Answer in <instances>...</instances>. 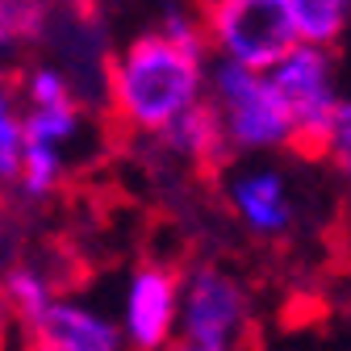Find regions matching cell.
I'll return each instance as SVG.
<instances>
[{
    "label": "cell",
    "mask_w": 351,
    "mask_h": 351,
    "mask_svg": "<svg viewBox=\"0 0 351 351\" xmlns=\"http://www.w3.org/2000/svg\"><path fill=\"white\" fill-rule=\"evenodd\" d=\"M276 97L293 121V147L301 155H326L330 138V121L339 109V88H335V55L326 47H297L268 71Z\"/></svg>",
    "instance_id": "obj_4"
},
{
    "label": "cell",
    "mask_w": 351,
    "mask_h": 351,
    "mask_svg": "<svg viewBox=\"0 0 351 351\" xmlns=\"http://www.w3.org/2000/svg\"><path fill=\"white\" fill-rule=\"evenodd\" d=\"M180 330V276L167 263H138L121 297V335L130 351H163Z\"/></svg>",
    "instance_id": "obj_6"
},
{
    "label": "cell",
    "mask_w": 351,
    "mask_h": 351,
    "mask_svg": "<svg viewBox=\"0 0 351 351\" xmlns=\"http://www.w3.org/2000/svg\"><path fill=\"white\" fill-rule=\"evenodd\" d=\"M34 351H42V347H34Z\"/></svg>",
    "instance_id": "obj_22"
},
{
    "label": "cell",
    "mask_w": 351,
    "mask_h": 351,
    "mask_svg": "<svg viewBox=\"0 0 351 351\" xmlns=\"http://www.w3.org/2000/svg\"><path fill=\"white\" fill-rule=\"evenodd\" d=\"M25 101L29 109H55V105H75V93L59 67H34L25 75Z\"/></svg>",
    "instance_id": "obj_16"
},
{
    "label": "cell",
    "mask_w": 351,
    "mask_h": 351,
    "mask_svg": "<svg viewBox=\"0 0 351 351\" xmlns=\"http://www.w3.org/2000/svg\"><path fill=\"white\" fill-rule=\"evenodd\" d=\"M230 205L247 222V230L272 239L285 234L293 226V201L285 189V176L272 167H255V171H239L230 180Z\"/></svg>",
    "instance_id": "obj_8"
},
{
    "label": "cell",
    "mask_w": 351,
    "mask_h": 351,
    "mask_svg": "<svg viewBox=\"0 0 351 351\" xmlns=\"http://www.w3.org/2000/svg\"><path fill=\"white\" fill-rule=\"evenodd\" d=\"M247 289L226 268L197 263L180 280V343L197 351H234L247 335Z\"/></svg>",
    "instance_id": "obj_5"
},
{
    "label": "cell",
    "mask_w": 351,
    "mask_h": 351,
    "mask_svg": "<svg viewBox=\"0 0 351 351\" xmlns=\"http://www.w3.org/2000/svg\"><path fill=\"white\" fill-rule=\"evenodd\" d=\"M63 180V151L55 147H42V143H25L21 151V171H17V184L29 201L51 197Z\"/></svg>",
    "instance_id": "obj_14"
},
{
    "label": "cell",
    "mask_w": 351,
    "mask_h": 351,
    "mask_svg": "<svg viewBox=\"0 0 351 351\" xmlns=\"http://www.w3.org/2000/svg\"><path fill=\"white\" fill-rule=\"evenodd\" d=\"M159 143L171 151V155H180L189 163H217L230 147H226V130H222V117H217V109L209 101L193 105L189 113H180L163 134Z\"/></svg>",
    "instance_id": "obj_9"
},
{
    "label": "cell",
    "mask_w": 351,
    "mask_h": 351,
    "mask_svg": "<svg viewBox=\"0 0 351 351\" xmlns=\"http://www.w3.org/2000/svg\"><path fill=\"white\" fill-rule=\"evenodd\" d=\"M201 25L209 51L222 55V63L263 75L301 42L285 0H209L201 5Z\"/></svg>",
    "instance_id": "obj_2"
},
{
    "label": "cell",
    "mask_w": 351,
    "mask_h": 351,
    "mask_svg": "<svg viewBox=\"0 0 351 351\" xmlns=\"http://www.w3.org/2000/svg\"><path fill=\"white\" fill-rule=\"evenodd\" d=\"M21 151H25L21 117L0 121V180H17V171H21Z\"/></svg>",
    "instance_id": "obj_18"
},
{
    "label": "cell",
    "mask_w": 351,
    "mask_h": 351,
    "mask_svg": "<svg viewBox=\"0 0 351 351\" xmlns=\"http://www.w3.org/2000/svg\"><path fill=\"white\" fill-rule=\"evenodd\" d=\"M163 351H197V347H189V343H171V347H163Z\"/></svg>",
    "instance_id": "obj_20"
},
{
    "label": "cell",
    "mask_w": 351,
    "mask_h": 351,
    "mask_svg": "<svg viewBox=\"0 0 351 351\" xmlns=\"http://www.w3.org/2000/svg\"><path fill=\"white\" fill-rule=\"evenodd\" d=\"M205 59L171 47L151 29L109 63V105L125 130L159 138L180 113L205 101Z\"/></svg>",
    "instance_id": "obj_1"
},
{
    "label": "cell",
    "mask_w": 351,
    "mask_h": 351,
    "mask_svg": "<svg viewBox=\"0 0 351 351\" xmlns=\"http://www.w3.org/2000/svg\"><path fill=\"white\" fill-rule=\"evenodd\" d=\"M29 335L34 347L42 351H130L121 322H113L109 314L84 301H63V297L51 301V310L29 326Z\"/></svg>",
    "instance_id": "obj_7"
},
{
    "label": "cell",
    "mask_w": 351,
    "mask_h": 351,
    "mask_svg": "<svg viewBox=\"0 0 351 351\" xmlns=\"http://www.w3.org/2000/svg\"><path fill=\"white\" fill-rule=\"evenodd\" d=\"M155 34L159 38H167L171 47H180V51H189V55H209V42H205V25H201V17L197 13H189V9H167L163 13V21L155 25Z\"/></svg>",
    "instance_id": "obj_15"
},
{
    "label": "cell",
    "mask_w": 351,
    "mask_h": 351,
    "mask_svg": "<svg viewBox=\"0 0 351 351\" xmlns=\"http://www.w3.org/2000/svg\"><path fill=\"white\" fill-rule=\"evenodd\" d=\"M201 5H209V0H201Z\"/></svg>",
    "instance_id": "obj_21"
},
{
    "label": "cell",
    "mask_w": 351,
    "mask_h": 351,
    "mask_svg": "<svg viewBox=\"0 0 351 351\" xmlns=\"http://www.w3.org/2000/svg\"><path fill=\"white\" fill-rule=\"evenodd\" d=\"M285 5H289L297 38L310 42V47H326V51H330V42H339V34L351 21V0H285Z\"/></svg>",
    "instance_id": "obj_10"
},
{
    "label": "cell",
    "mask_w": 351,
    "mask_h": 351,
    "mask_svg": "<svg viewBox=\"0 0 351 351\" xmlns=\"http://www.w3.org/2000/svg\"><path fill=\"white\" fill-rule=\"evenodd\" d=\"M326 155L335 159V167L351 180V101H339V109H335L330 138H326Z\"/></svg>",
    "instance_id": "obj_17"
},
{
    "label": "cell",
    "mask_w": 351,
    "mask_h": 351,
    "mask_svg": "<svg viewBox=\"0 0 351 351\" xmlns=\"http://www.w3.org/2000/svg\"><path fill=\"white\" fill-rule=\"evenodd\" d=\"M21 134L25 143H42L63 151L67 143L80 138V105H55V109H29L21 117Z\"/></svg>",
    "instance_id": "obj_13"
},
{
    "label": "cell",
    "mask_w": 351,
    "mask_h": 351,
    "mask_svg": "<svg viewBox=\"0 0 351 351\" xmlns=\"http://www.w3.org/2000/svg\"><path fill=\"white\" fill-rule=\"evenodd\" d=\"M213 109L222 117L230 151H280L293 147V121L263 71H247L239 63H217L209 71Z\"/></svg>",
    "instance_id": "obj_3"
},
{
    "label": "cell",
    "mask_w": 351,
    "mask_h": 351,
    "mask_svg": "<svg viewBox=\"0 0 351 351\" xmlns=\"http://www.w3.org/2000/svg\"><path fill=\"white\" fill-rule=\"evenodd\" d=\"M9 117H17V109H13V88L0 80V121H9Z\"/></svg>",
    "instance_id": "obj_19"
},
{
    "label": "cell",
    "mask_w": 351,
    "mask_h": 351,
    "mask_svg": "<svg viewBox=\"0 0 351 351\" xmlns=\"http://www.w3.org/2000/svg\"><path fill=\"white\" fill-rule=\"evenodd\" d=\"M47 17H51L47 0H0V59L38 42L47 29Z\"/></svg>",
    "instance_id": "obj_12"
},
{
    "label": "cell",
    "mask_w": 351,
    "mask_h": 351,
    "mask_svg": "<svg viewBox=\"0 0 351 351\" xmlns=\"http://www.w3.org/2000/svg\"><path fill=\"white\" fill-rule=\"evenodd\" d=\"M0 297L9 301V310H13L25 326H34L42 314L51 310L55 289H51V280L42 276L38 268H25V263H17V268H9L5 280H0Z\"/></svg>",
    "instance_id": "obj_11"
}]
</instances>
